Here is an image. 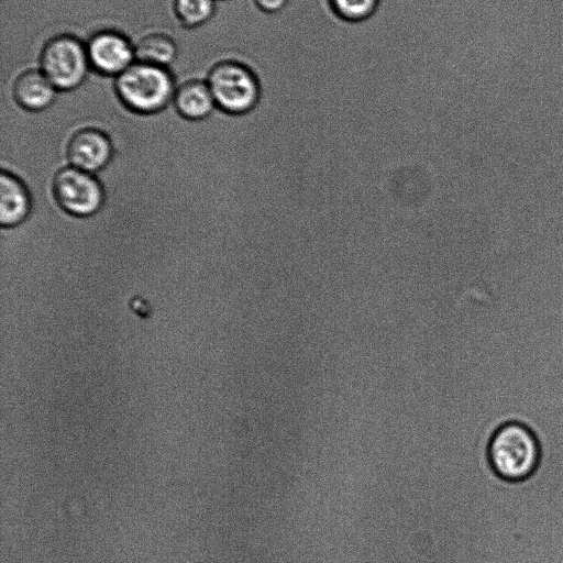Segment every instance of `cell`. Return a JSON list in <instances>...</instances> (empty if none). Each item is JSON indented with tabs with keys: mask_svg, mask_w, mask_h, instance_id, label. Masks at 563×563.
Segmentation results:
<instances>
[{
	"mask_svg": "<svg viewBox=\"0 0 563 563\" xmlns=\"http://www.w3.org/2000/svg\"><path fill=\"white\" fill-rule=\"evenodd\" d=\"M487 463L503 482L519 484L531 478L542 461L538 434L518 420L495 428L486 445Z\"/></svg>",
	"mask_w": 563,
	"mask_h": 563,
	"instance_id": "1",
	"label": "cell"
},
{
	"mask_svg": "<svg viewBox=\"0 0 563 563\" xmlns=\"http://www.w3.org/2000/svg\"><path fill=\"white\" fill-rule=\"evenodd\" d=\"M176 88L167 68L135 60L115 77V92L132 113H161L174 99Z\"/></svg>",
	"mask_w": 563,
	"mask_h": 563,
	"instance_id": "2",
	"label": "cell"
},
{
	"mask_svg": "<svg viewBox=\"0 0 563 563\" xmlns=\"http://www.w3.org/2000/svg\"><path fill=\"white\" fill-rule=\"evenodd\" d=\"M217 109L231 115L252 111L260 99L255 74L243 63L224 58L214 64L207 78Z\"/></svg>",
	"mask_w": 563,
	"mask_h": 563,
	"instance_id": "3",
	"label": "cell"
},
{
	"mask_svg": "<svg viewBox=\"0 0 563 563\" xmlns=\"http://www.w3.org/2000/svg\"><path fill=\"white\" fill-rule=\"evenodd\" d=\"M90 67L86 45L73 35L52 37L41 52L40 69L57 90L79 87Z\"/></svg>",
	"mask_w": 563,
	"mask_h": 563,
	"instance_id": "4",
	"label": "cell"
},
{
	"mask_svg": "<svg viewBox=\"0 0 563 563\" xmlns=\"http://www.w3.org/2000/svg\"><path fill=\"white\" fill-rule=\"evenodd\" d=\"M52 190L57 205L74 217L93 216L104 201V190L98 177L71 165L55 173Z\"/></svg>",
	"mask_w": 563,
	"mask_h": 563,
	"instance_id": "5",
	"label": "cell"
},
{
	"mask_svg": "<svg viewBox=\"0 0 563 563\" xmlns=\"http://www.w3.org/2000/svg\"><path fill=\"white\" fill-rule=\"evenodd\" d=\"M113 156L110 136L96 126L74 131L66 145L67 164L90 174L104 169Z\"/></svg>",
	"mask_w": 563,
	"mask_h": 563,
	"instance_id": "6",
	"label": "cell"
},
{
	"mask_svg": "<svg viewBox=\"0 0 563 563\" xmlns=\"http://www.w3.org/2000/svg\"><path fill=\"white\" fill-rule=\"evenodd\" d=\"M86 47L91 68L102 75L118 77L136 60L134 45L117 31L96 33Z\"/></svg>",
	"mask_w": 563,
	"mask_h": 563,
	"instance_id": "7",
	"label": "cell"
},
{
	"mask_svg": "<svg viewBox=\"0 0 563 563\" xmlns=\"http://www.w3.org/2000/svg\"><path fill=\"white\" fill-rule=\"evenodd\" d=\"M32 210V196L26 184L16 175L0 172V224L13 228L22 224Z\"/></svg>",
	"mask_w": 563,
	"mask_h": 563,
	"instance_id": "8",
	"label": "cell"
},
{
	"mask_svg": "<svg viewBox=\"0 0 563 563\" xmlns=\"http://www.w3.org/2000/svg\"><path fill=\"white\" fill-rule=\"evenodd\" d=\"M57 91L41 69H29L18 76L12 93L23 110L41 113L53 106Z\"/></svg>",
	"mask_w": 563,
	"mask_h": 563,
	"instance_id": "9",
	"label": "cell"
},
{
	"mask_svg": "<svg viewBox=\"0 0 563 563\" xmlns=\"http://www.w3.org/2000/svg\"><path fill=\"white\" fill-rule=\"evenodd\" d=\"M174 107L177 114L188 121H202L217 109L207 80H188L176 88Z\"/></svg>",
	"mask_w": 563,
	"mask_h": 563,
	"instance_id": "10",
	"label": "cell"
},
{
	"mask_svg": "<svg viewBox=\"0 0 563 563\" xmlns=\"http://www.w3.org/2000/svg\"><path fill=\"white\" fill-rule=\"evenodd\" d=\"M137 62L167 68L177 57L176 42L165 33H151L134 45Z\"/></svg>",
	"mask_w": 563,
	"mask_h": 563,
	"instance_id": "11",
	"label": "cell"
},
{
	"mask_svg": "<svg viewBox=\"0 0 563 563\" xmlns=\"http://www.w3.org/2000/svg\"><path fill=\"white\" fill-rule=\"evenodd\" d=\"M216 8V0H174L175 14L187 27H197L208 22Z\"/></svg>",
	"mask_w": 563,
	"mask_h": 563,
	"instance_id": "12",
	"label": "cell"
},
{
	"mask_svg": "<svg viewBox=\"0 0 563 563\" xmlns=\"http://www.w3.org/2000/svg\"><path fill=\"white\" fill-rule=\"evenodd\" d=\"M331 3L342 18L361 21L375 11L378 0H331Z\"/></svg>",
	"mask_w": 563,
	"mask_h": 563,
	"instance_id": "13",
	"label": "cell"
},
{
	"mask_svg": "<svg viewBox=\"0 0 563 563\" xmlns=\"http://www.w3.org/2000/svg\"><path fill=\"white\" fill-rule=\"evenodd\" d=\"M256 5L268 13L278 12L285 8L288 0H254Z\"/></svg>",
	"mask_w": 563,
	"mask_h": 563,
	"instance_id": "14",
	"label": "cell"
}]
</instances>
